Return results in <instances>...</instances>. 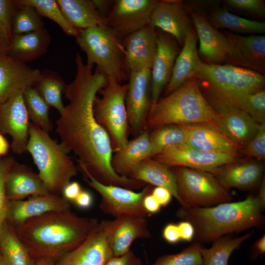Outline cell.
<instances>
[{"label": "cell", "mask_w": 265, "mask_h": 265, "mask_svg": "<svg viewBox=\"0 0 265 265\" xmlns=\"http://www.w3.org/2000/svg\"><path fill=\"white\" fill-rule=\"evenodd\" d=\"M75 63V77L63 92L69 103L56 122L55 131L61 143L78 157V168L83 177L90 176L105 185L132 190L143 188L144 182L120 176L114 171L109 136L93 115L94 99L107 84L108 76L97 67L93 72L79 53Z\"/></svg>", "instance_id": "obj_1"}, {"label": "cell", "mask_w": 265, "mask_h": 265, "mask_svg": "<svg viewBox=\"0 0 265 265\" xmlns=\"http://www.w3.org/2000/svg\"><path fill=\"white\" fill-rule=\"evenodd\" d=\"M99 221L70 211L46 213L13 227L35 259L57 260L81 244Z\"/></svg>", "instance_id": "obj_2"}, {"label": "cell", "mask_w": 265, "mask_h": 265, "mask_svg": "<svg viewBox=\"0 0 265 265\" xmlns=\"http://www.w3.org/2000/svg\"><path fill=\"white\" fill-rule=\"evenodd\" d=\"M176 216L193 225V238L202 244L265 223V217L256 196L252 195L241 201L209 207L181 206Z\"/></svg>", "instance_id": "obj_3"}, {"label": "cell", "mask_w": 265, "mask_h": 265, "mask_svg": "<svg viewBox=\"0 0 265 265\" xmlns=\"http://www.w3.org/2000/svg\"><path fill=\"white\" fill-rule=\"evenodd\" d=\"M200 89L218 113L223 110L242 109L249 95L265 89V75L240 67L203 62L195 76Z\"/></svg>", "instance_id": "obj_4"}, {"label": "cell", "mask_w": 265, "mask_h": 265, "mask_svg": "<svg viewBox=\"0 0 265 265\" xmlns=\"http://www.w3.org/2000/svg\"><path fill=\"white\" fill-rule=\"evenodd\" d=\"M222 116L204 97L194 77L152 105L146 129L151 131L170 124L206 123L222 131Z\"/></svg>", "instance_id": "obj_5"}, {"label": "cell", "mask_w": 265, "mask_h": 265, "mask_svg": "<svg viewBox=\"0 0 265 265\" xmlns=\"http://www.w3.org/2000/svg\"><path fill=\"white\" fill-rule=\"evenodd\" d=\"M26 151L30 154L38 175L50 193L61 195L64 187L78 173L67 149L31 122Z\"/></svg>", "instance_id": "obj_6"}, {"label": "cell", "mask_w": 265, "mask_h": 265, "mask_svg": "<svg viewBox=\"0 0 265 265\" xmlns=\"http://www.w3.org/2000/svg\"><path fill=\"white\" fill-rule=\"evenodd\" d=\"M76 42L87 56L86 65L94 64L109 77L121 83L129 79L125 71L122 40L106 24L80 30Z\"/></svg>", "instance_id": "obj_7"}, {"label": "cell", "mask_w": 265, "mask_h": 265, "mask_svg": "<svg viewBox=\"0 0 265 265\" xmlns=\"http://www.w3.org/2000/svg\"><path fill=\"white\" fill-rule=\"evenodd\" d=\"M108 77L105 86L99 90L93 103V113L99 124L108 133L114 153L129 141L130 129L126 107L128 84H122Z\"/></svg>", "instance_id": "obj_8"}, {"label": "cell", "mask_w": 265, "mask_h": 265, "mask_svg": "<svg viewBox=\"0 0 265 265\" xmlns=\"http://www.w3.org/2000/svg\"><path fill=\"white\" fill-rule=\"evenodd\" d=\"M170 168L178 194L186 207H209L232 200L229 190L211 173L184 166Z\"/></svg>", "instance_id": "obj_9"}, {"label": "cell", "mask_w": 265, "mask_h": 265, "mask_svg": "<svg viewBox=\"0 0 265 265\" xmlns=\"http://www.w3.org/2000/svg\"><path fill=\"white\" fill-rule=\"evenodd\" d=\"M87 184L101 196L100 210L115 217L130 216L146 218L148 213L143 206L145 196L152 193L153 186H145L141 191L121 186L102 184L90 176L84 177Z\"/></svg>", "instance_id": "obj_10"}, {"label": "cell", "mask_w": 265, "mask_h": 265, "mask_svg": "<svg viewBox=\"0 0 265 265\" xmlns=\"http://www.w3.org/2000/svg\"><path fill=\"white\" fill-rule=\"evenodd\" d=\"M126 96L130 132L136 137L147 130L146 121L152 106L151 70L132 73Z\"/></svg>", "instance_id": "obj_11"}, {"label": "cell", "mask_w": 265, "mask_h": 265, "mask_svg": "<svg viewBox=\"0 0 265 265\" xmlns=\"http://www.w3.org/2000/svg\"><path fill=\"white\" fill-rule=\"evenodd\" d=\"M160 0H116L106 24L122 40L150 24L152 12Z\"/></svg>", "instance_id": "obj_12"}, {"label": "cell", "mask_w": 265, "mask_h": 265, "mask_svg": "<svg viewBox=\"0 0 265 265\" xmlns=\"http://www.w3.org/2000/svg\"><path fill=\"white\" fill-rule=\"evenodd\" d=\"M153 158L169 167L184 166L209 172L239 159L240 157L203 151L183 143L168 147Z\"/></svg>", "instance_id": "obj_13"}, {"label": "cell", "mask_w": 265, "mask_h": 265, "mask_svg": "<svg viewBox=\"0 0 265 265\" xmlns=\"http://www.w3.org/2000/svg\"><path fill=\"white\" fill-rule=\"evenodd\" d=\"M229 43V54L225 64L265 74V36L243 35L222 29Z\"/></svg>", "instance_id": "obj_14"}, {"label": "cell", "mask_w": 265, "mask_h": 265, "mask_svg": "<svg viewBox=\"0 0 265 265\" xmlns=\"http://www.w3.org/2000/svg\"><path fill=\"white\" fill-rule=\"evenodd\" d=\"M23 92L0 104V133L12 138L11 148L15 154L26 151L30 122Z\"/></svg>", "instance_id": "obj_15"}, {"label": "cell", "mask_w": 265, "mask_h": 265, "mask_svg": "<svg viewBox=\"0 0 265 265\" xmlns=\"http://www.w3.org/2000/svg\"><path fill=\"white\" fill-rule=\"evenodd\" d=\"M122 44L124 67L129 77L132 73L151 70L157 49L156 28L146 26L125 37Z\"/></svg>", "instance_id": "obj_16"}, {"label": "cell", "mask_w": 265, "mask_h": 265, "mask_svg": "<svg viewBox=\"0 0 265 265\" xmlns=\"http://www.w3.org/2000/svg\"><path fill=\"white\" fill-rule=\"evenodd\" d=\"M100 222L114 257L128 252L135 239L148 238L151 236L146 218L122 216Z\"/></svg>", "instance_id": "obj_17"}, {"label": "cell", "mask_w": 265, "mask_h": 265, "mask_svg": "<svg viewBox=\"0 0 265 265\" xmlns=\"http://www.w3.org/2000/svg\"><path fill=\"white\" fill-rule=\"evenodd\" d=\"M185 136V143L193 148L240 157L243 148L216 127L206 123L178 124Z\"/></svg>", "instance_id": "obj_18"}, {"label": "cell", "mask_w": 265, "mask_h": 265, "mask_svg": "<svg viewBox=\"0 0 265 265\" xmlns=\"http://www.w3.org/2000/svg\"><path fill=\"white\" fill-rule=\"evenodd\" d=\"M156 30L157 49L151 70L152 105L159 100L162 90L170 80L176 59L181 50L173 36L160 29Z\"/></svg>", "instance_id": "obj_19"}, {"label": "cell", "mask_w": 265, "mask_h": 265, "mask_svg": "<svg viewBox=\"0 0 265 265\" xmlns=\"http://www.w3.org/2000/svg\"><path fill=\"white\" fill-rule=\"evenodd\" d=\"M263 164L251 159H239L209 172L227 190L237 188L250 190L259 187L263 178Z\"/></svg>", "instance_id": "obj_20"}, {"label": "cell", "mask_w": 265, "mask_h": 265, "mask_svg": "<svg viewBox=\"0 0 265 265\" xmlns=\"http://www.w3.org/2000/svg\"><path fill=\"white\" fill-rule=\"evenodd\" d=\"M41 73L8 54H0V104L33 86Z\"/></svg>", "instance_id": "obj_21"}, {"label": "cell", "mask_w": 265, "mask_h": 265, "mask_svg": "<svg viewBox=\"0 0 265 265\" xmlns=\"http://www.w3.org/2000/svg\"><path fill=\"white\" fill-rule=\"evenodd\" d=\"M181 0H160L154 9L150 25L173 36L182 47L193 29L191 18Z\"/></svg>", "instance_id": "obj_22"}, {"label": "cell", "mask_w": 265, "mask_h": 265, "mask_svg": "<svg viewBox=\"0 0 265 265\" xmlns=\"http://www.w3.org/2000/svg\"><path fill=\"white\" fill-rule=\"evenodd\" d=\"M71 208L70 202L62 195L50 193L33 195L25 200L9 201L6 220L14 227L46 213L70 211Z\"/></svg>", "instance_id": "obj_23"}, {"label": "cell", "mask_w": 265, "mask_h": 265, "mask_svg": "<svg viewBox=\"0 0 265 265\" xmlns=\"http://www.w3.org/2000/svg\"><path fill=\"white\" fill-rule=\"evenodd\" d=\"M113 257L100 222L79 246L56 260V265H106Z\"/></svg>", "instance_id": "obj_24"}, {"label": "cell", "mask_w": 265, "mask_h": 265, "mask_svg": "<svg viewBox=\"0 0 265 265\" xmlns=\"http://www.w3.org/2000/svg\"><path fill=\"white\" fill-rule=\"evenodd\" d=\"M186 9L199 40V57L207 64H225L229 52V43L225 36L214 28L206 17Z\"/></svg>", "instance_id": "obj_25"}, {"label": "cell", "mask_w": 265, "mask_h": 265, "mask_svg": "<svg viewBox=\"0 0 265 265\" xmlns=\"http://www.w3.org/2000/svg\"><path fill=\"white\" fill-rule=\"evenodd\" d=\"M198 37L194 29L186 36L181 51L177 56L170 80L165 87L166 96L181 86L187 80L195 77L203 61L197 49Z\"/></svg>", "instance_id": "obj_26"}, {"label": "cell", "mask_w": 265, "mask_h": 265, "mask_svg": "<svg viewBox=\"0 0 265 265\" xmlns=\"http://www.w3.org/2000/svg\"><path fill=\"white\" fill-rule=\"evenodd\" d=\"M5 190L9 202L49 193L38 174L27 165L17 161L7 175Z\"/></svg>", "instance_id": "obj_27"}, {"label": "cell", "mask_w": 265, "mask_h": 265, "mask_svg": "<svg viewBox=\"0 0 265 265\" xmlns=\"http://www.w3.org/2000/svg\"><path fill=\"white\" fill-rule=\"evenodd\" d=\"M127 178L166 188L182 207H186L178 194L176 179L170 167L153 158H147L140 161Z\"/></svg>", "instance_id": "obj_28"}, {"label": "cell", "mask_w": 265, "mask_h": 265, "mask_svg": "<svg viewBox=\"0 0 265 265\" xmlns=\"http://www.w3.org/2000/svg\"><path fill=\"white\" fill-rule=\"evenodd\" d=\"M152 149L149 132L146 130L114 153L111 160L112 167L118 175L127 178L140 161L152 158Z\"/></svg>", "instance_id": "obj_29"}, {"label": "cell", "mask_w": 265, "mask_h": 265, "mask_svg": "<svg viewBox=\"0 0 265 265\" xmlns=\"http://www.w3.org/2000/svg\"><path fill=\"white\" fill-rule=\"evenodd\" d=\"M51 42V37L46 28L12 36L8 54L26 63L33 61L45 54Z\"/></svg>", "instance_id": "obj_30"}, {"label": "cell", "mask_w": 265, "mask_h": 265, "mask_svg": "<svg viewBox=\"0 0 265 265\" xmlns=\"http://www.w3.org/2000/svg\"><path fill=\"white\" fill-rule=\"evenodd\" d=\"M218 113L222 117V131L244 148L255 135L260 124L239 108L226 109Z\"/></svg>", "instance_id": "obj_31"}, {"label": "cell", "mask_w": 265, "mask_h": 265, "mask_svg": "<svg viewBox=\"0 0 265 265\" xmlns=\"http://www.w3.org/2000/svg\"><path fill=\"white\" fill-rule=\"evenodd\" d=\"M64 16L74 27L82 30L106 24L92 0H56Z\"/></svg>", "instance_id": "obj_32"}, {"label": "cell", "mask_w": 265, "mask_h": 265, "mask_svg": "<svg viewBox=\"0 0 265 265\" xmlns=\"http://www.w3.org/2000/svg\"><path fill=\"white\" fill-rule=\"evenodd\" d=\"M215 29L221 28L237 34H263L265 22L240 17L231 13L225 7H215L206 17Z\"/></svg>", "instance_id": "obj_33"}, {"label": "cell", "mask_w": 265, "mask_h": 265, "mask_svg": "<svg viewBox=\"0 0 265 265\" xmlns=\"http://www.w3.org/2000/svg\"><path fill=\"white\" fill-rule=\"evenodd\" d=\"M0 256L4 265H35V260L6 220L0 231Z\"/></svg>", "instance_id": "obj_34"}, {"label": "cell", "mask_w": 265, "mask_h": 265, "mask_svg": "<svg viewBox=\"0 0 265 265\" xmlns=\"http://www.w3.org/2000/svg\"><path fill=\"white\" fill-rule=\"evenodd\" d=\"M254 231L240 237H234L230 235L220 237L212 242L209 248L201 249L203 265H228L230 256L241 243L249 238Z\"/></svg>", "instance_id": "obj_35"}, {"label": "cell", "mask_w": 265, "mask_h": 265, "mask_svg": "<svg viewBox=\"0 0 265 265\" xmlns=\"http://www.w3.org/2000/svg\"><path fill=\"white\" fill-rule=\"evenodd\" d=\"M66 85L62 77L56 72L45 69L35 84V88L47 105L61 113L64 108L62 94Z\"/></svg>", "instance_id": "obj_36"}, {"label": "cell", "mask_w": 265, "mask_h": 265, "mask_svg": "<svg viewBox=\"0 0 265 265\" xmlns=\"http://www.w3.org/2000/svg\"><path fill=\"white\" fill-rule=\"evenodd\" d=\"M25 105L31 123L43 131L49 133L53 128L50 119V107L44 102L33 86L24 90Z\"/></svg>", "instance_id": "obj_37"}, {"label": "cell", "mask_w": 265, "mask_h": 265, "mask_svg": "<svg viewBox=\"0 0 265 265\" xmlns=\"http://www.w3.org/2000/svg\"><path fill=\"white\" fill-rule=\"evenodd\" d=\"M18 1L19 6L12 21V35L26 33L44 27V23L36 10L23 0H18Z\"/></svg>", "instance_id": "obj_38"}, {"label": "cell", "mask_w": 265, "mask_h": 265, "mask_svg": "<svg viewBox=\"0 0 265 265\" xmlns=\"http://www.w3.org/2000/svg\"><path fill=\"white\" fill-rule=\"evenodd\" d=\"M152 146V158L164 149L173 145L185 143V136L178 125L163 126L149 132Z\"/></svg>", "instance_id": "obj_39"}, {"label": "cell", "mask_w": 265, "mask_h": 265, "mask_svg": "<svg viewBox=\"0 0 265 265\" xmlns=\"http://www.w3.org/2000/svg\"><path fill=\"white\" fill-rule=\"evenodd\" d=\"M32 6L41 16L50 19L56 23L68 36L76 37L80 30L68 21L62 12L56 0H23Z\"/></svg>", "instance_id": "obj_40"}, {"label": "cell", "mask_w": 265, "mask_h": 265, "mask_svg": "<svg viewBox=\"0 0 265 265\" xmlns=\"http://www.w3.org/2000/svg\"><path fill=\"white\" fill-rule=\"evenodd\" d=\"M203 245L195 241L178 253L163 255L152 265H203Z\"/></svg>", "instance_id": "obj_41"}, {"label": "cell", "mask_w": 265, "mask_h": 265, "mask_svg": "<svg viewBox=\"0 0 265 265\" xmlns=\"http://www.w3.org/2000/svg\"><path fill=\"white\" fill-rule=\"evenodd\" d=\"M265 1L263 0H226L224 1V7L251 17L264 19Z\"/></svg>", "instance_id": "obj_42"}, {"label": "cell", "mask_w": 265, "mask_h": 265, "mask_svg": "<svg viewBox=\"0 0 265 265\" xmlns=\"http://www.w3.org/2000/svg\"><path fill=\"white\" fill-rule=\"evenodd\" d=\"M16 161L12 156L0 157V231L6 220L9 205L5 190L6 181L10 170Z\"/></svg>", "instance_id": "obj_43"}, {"label": "cell", "mask_w": 265, "mask_h": 265, "mask_svg": "<svg viewBox=\"0 0 265 265\" xmlns=\"http://www.w3.org/2000/svg\"><path fill=\"white\" fill-rule=\"evenodd\" d=\"M242 109L257 123L261 124L265 123V90L247 96Z\"/></svg>", "instance_id": "obj_44"}, {"label": "cell", "mask_w": 265, "mask_h": 265, "mask_svg": "<svg viewBox=\"0 0 265 265\" xmlns=\"http://www.w3.org/2000/svg\"><path fill=\"white\" fill-rule=\"evenodd\" d=\"M18 6V0H0V27L10 41L12 36L13 19Z\"/></svg>", "instance_id": "obj_45"}, {"label": "cell", "mask_w": 265, "mask_h": 265, "mask_svg": "<svg viewBox=\"0 0 265 265\" xmlns=\"http://www.w3.org/2000/svg\"><path fill=\"white\" fill-rule=\"evenodd\" d=\"M241 155L260 159H265V123L259 125L257 133L243 149Z\"/></svg>", "instance_id": "obj_46"}, {"label": "cell", "mask_w": 265, "mask_h": 265, "mask_svg": "<svg viewBox=\"0 0 265 265\" xmlns=\"http://www.w3.org/2000/svg\"><path fill=\"white\" fill-rule=\"evenodd\" d=\"M106 265H143L140 258L131 250L118 257H113Z\"/></svg>", "instance_id": "obj_47"}, {"label": "cell", "mask_w": 265, "mask_h": 265, "mask_svg": "<svg viewBox=\"0 0 265 265\" xmlns=\"http://www.w3.org/2000/svg\"><path fill=\"white\" fill-rule=\"evenodd\" d=\"M164 239L168 243L174 244L181 240L178 224L169 223L164 228L162 232Z\"/></svg>", "instance_id": "obj_48"}, {"label": "cell", "mask_w": 265, "mask_h": 265, "mask_svg": "<svg viewBox=\"0 0 265 265\" xmlns=\"http://www.w3.org/2000/svg\"><path fill=\"white\" fill-rule=\"evenodd\" d=\"M151 194L161 206H166L168 205L172 196L171 192L167 189L160 186H156L153 188Z\"/></svg>", "instance_id": "obj_49"}, {"label": "cell", "mask_w": 265, "mask_h": 265, "mask_svg": "<svg viewBox=\"0 0 265 265\" xmlns=\"http://www.w3.org/2000/svg\"><path fill=\"white\" fill-rule=\"evenodd\" d=\"M81 190L78 182H70L63 188L62 196L69 202H74Z\"/></svg>", "instance_id": "obj_50"}, {"label": "cell", "mask_w": 265, "mask_h": 265, "mask_svg": "<svg viewBox=\"0 0 265 265\" xmlns=\"http://www.w3.org/2000/svg\"><path fill=\"white\" fill-rule=\"evenodd\" d=\"M181 240L191 241L194 236V229L188 221L183 220L178 224Z\"/></svg>", "instance_id": "obj_51"}, {"label": "cell", "mask_w": 265, "mask_h": 265, "mask_svg": "<svg viewBox=\"0 0 265 265\" xmlns=\"http://www.w3.org/2000/svg\"><path fill=\"white\" fill-rule=\"evenodd\" d=\"M92 1L99 13L106 21L107 16L112 8L114 0H92Z\"/></svg>", "instance_id": "obj_52"}, {"label": "cell", "mask_w": 265, "mask_h": 265, "mask_svg": "<svg viewBox=\"0 0 265 265\" xmlns=\"http://www.w3.org/2000/svg\"><path fill=\"white\" fill-rule=\"evenodd\" d=\"M74 202L79 208L86 209L92 205L93 197L89 191L82 190Z\"/></svg>", "instance_id": "obj_53"}, {"label": "cell", "mask_w": 265, "mask_h": 265, "mask_svg": "<svg viewBox=\"0 0 265 265\" xmlns=\"http://www.w3.org/2000/svg\"><path fill=\"white\" fill-rule=\"evenodd\" d=\"M143 206L149 213H155L161 208V205L151 194L147 195L143 200Z\"/></svg>", "instance_id": "obj_54"}, {"label": "cell", "mask_w": 265, "mask_h": 265, "mask_svg": "<svg viewBox=\"0 0 265 265\" xmlns=\"http://www.w3.org/2000/svg\"><path fill=\"white\" fill-rule=\"evenodd\" d=\"M265 252V236H263L255 242L252 250V259H256L260 255Z\"/></svg>", "instance_id": "obj_55"}, {"label": "cell", "mask_w": 265, "mask_h": 265, "mask_svg": "<svg viewBox=\"0 0 265 265\" xmlns=\"http://www.w3.org/2000/svg\"><path fill=\"white\" fill-rule=\"evenodd\" d=\"M259 191L256 198L260 205L262 211L265 209V180L263 178L259 186Z\"/></svg>", "instance_id": "obj_56"}, {"label": "cell", "mask_w": 265, "mask_h": 265, "mask_svg": "<svg viewBox=\"0 0 265 265\" xmlns=\"http://www.w3.org/2000/svg\"><path fill=\"white\" fill-rule=\"evenodd\" d=\"M10 40L0 27V55L8 54Z\"/></svg>", "instance_id": "obj_57"}, {"label": "cell", "mask_w": 265, "mask_h": 265, "mask_svg": "<svg viewBox=\"0 0 265 265\" xmlns=\"http://www.w3.org/2000/svg\"><path fill=\"white\" fill-rule=\"evenodd\" d=\"M10 148L9 144L2 134L0 133V157L6 156Z\"/></svg>", "instance_id": "obj_58"}, {"label": "cell", "mask_w": 265, "mask_h": 265, "mask_svg": "<svg viewBox=\"0 0 265 265\" xmlns=\"http://www.w3.org/2000/svg\"><path fill=\"white\" fill-rule=\"evenodd\" d=\"M56 260L47 258H38L35 260V265H56Z\"/></svg>", "instance_id": "obj_59"}, {"label": "cell", "mask_w": 265, "mask_h": 265, "mask_svg": "<svg viewBox=\"0 0 265 265\" xmlns=\"http://www.w3.org/2000/svg\"><path fill=\"white\" fill-rule=\"evenodd\" d=\"M0 265H4L0 256Z\"/></svg>", "instance_id": "obj_60"}]
</instances>
